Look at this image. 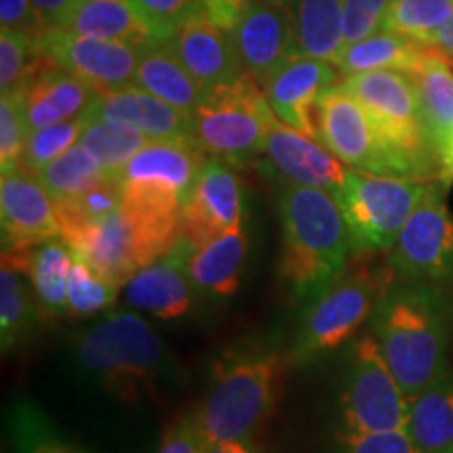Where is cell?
<instances>
[{
  "instance_id": "e575fe53",
  "label": "cell",
  "mask_w": 453,
  "mask_h": 453,
  "mask_svg": "<svg viewBox=\"0 0 453 453\" xmlns=\"http://www.w3.org/2000/svg\"><path fill=\"white\" fill-rule=\"evenodd\" d=\"M11 453H93L53 426L32 401H17L9 413Z\"/></svg>"
},
{
  "instance_id": "4316f807",
  "label": "cell",
  "mask_w": 453,
  "mask_h": 453,
  "mask_svg": "<svg viewBox=\"0 0 453 453\" xmlns=\"http://www.w3.org/2000/svg\"><path fill=\"white\" fill-rule=\"evenodd\" d=\"M134 87L156 95L168 105L185 111L187 116H194L197 105L202 104L203 93H206L180 64L168 42L151 44L141 50Z\"/></svg>"
},
{
  "instance_id": "7a4b0ae2",
  "label": "cell",
  "mask_w": 453,
  "mask_h": 453,
  "mask_svg": "<svg viewBox=\"0 0 453 453\" xmlns=\"http://www.w3.org/2000/svg\"><path fill=\"white\" fill-rule=\"evenodd\" d=\"M84 370L118 399L133 403L177 382L179 364L164 340L137 311H113L76 338Z\"/></svg>"
},
{
  "instance_id": "603a6c76",
  "label": "cell",
  "mask_w": 453,
  "mask_h": 453,
  "mask_svg": "<svg viewBox=\"0 0 453 453\" xmlns=\"http://www.w3.org/2000/svg\"><path fill=\"white\" fill-rule=\"evenodd\" d=\"M65 243L70 246L73 257L87 263L101 277L122 286V290L130 277L139 271L133 231L120 211L101 225L70 237Z\"/></svg>"
},
{
  "instance_id": "f907efd6",
  "label": "cell",
  "mask_w": 453,
  "mask_h": 453,
  "mask_svg": "<svg viewBox=\"0 0 453 453\" xmlns=\"http://www.w3.org/2000/svg\"><path fill=\"white\" fill-rule=\"evenodd\" d=\"M428 47L441 50V53H443L447 59H449L453 64V17L449 21H447V24L439 27Z\"/></svg>"
},
{
  "instance_id": "484cf974",
  "label": "cell",
  "mask_w": 453,
  "mask_h": 453,
  "mask_svg": "<svg viewBox=\"0 0 453 453\" xmlns=\"http://www.w3.org/2000/svg\"><path fill=\"white\" fill-rule=\"evenodd\" d=\"M410 78L416 87L424 133L441 160L453 137L451 61L441 50L433 49L426 59L410 72Z\"/></svg>"
},
{
  "instance_id": "ba28073f",
  "label": "cell",
  "mask_w": 453,
  "mask_h": 453,
  "mask_svg": "<svg viewBox=\"0 0 453 453\" xmlns=\"http://www.w3.org/2000/svg\"><path fill=\"white\" fill-rule=\"evenodd\" d=\"M340 416L342 430L349 433H387L407 426L410 399L372 334L357 338L349 353Z\"/></svg>"
},
{
  "instance_id": "ab89813d",
  "label": "cell",
  "mask_w": 453,
  "mask_h": 453,
  "mask_svg": "<svg viewBox=\"0 0 453 453\" xmlns=\"http://www.w3.org/2000/svg\"><path fill=\"white\" fill-rule=\"evenodd\" d=\"M30 134L21 90L3 93L0 99V166L3 173L21 166L26 141Z\"/></svg>"
},
{
  "instance_id": "8992f818",
  "label": "cell",
  "mask_w": 453,
  "mask_h": 453,
  "mask_svg": "<svg viewBox=\"0 0 453 453\" xmlns=\"http://www.w3.org/2000/svg\"><path fill=\"white\" fill-rule=\"evenodd\" d=\"M313 118L315 139L344 166L382 177L416 180H426L437 174V170L388 145L373 127L364 105L342 87V82L321 93Z\"/></svg>"
},
{
  "instance_id": "277c9868",
  "label": "cell",
  "mask_w": 453,
  "mask_h": 453,
  "mask_svg": "<svg viewBox=\"0 0 453 453\" xmlns=\"http://www.w3.org/2000/svg\"><path fill=\"white\" fill-rule=\"evenodd\" d=\"M281 372V357L271 353L220 361L200 410L194 413L206 443L252 439L275 410Z\"/></svg>"
},
{
  "instance_id": "d6a6232c",
  "label": "cell",
  "mask_w": 453,
  "mask_h": 453,
  "mask_svg": "<svg viewBox=\"0 0 453 453\" xmlns=\"http://www.w3.org/2000/svg\"><path fill=\"white\" fill-rule=\"evenodd\" d=\"M78 143L104 166L107 174L120 177L124 166L150 143V139L128 124L104 120V118H87V127Z\"/></svg>"
},
{
  "instance_id": "836d02e7",
  "label": "cell",
  "mask_w": 453,
  "mask_h": 453,
  "mask_svg": "<svg viewBox=\"0 0 453 453\" xmlns=\"http://www.w3.org/2000/svg\"><path fill=\"white\" fill-rule=\"evenodd\" d=\"M57 220H59V237H70L82 234L90 226L101 225L120 211L122 203V183L120 177H110L93 189L84 191L67 200H53Z\"/></svg>"
},
{
  "instance_id": "7c38bea8",
  "label": "cell",
  "mask_w": 453,
  "mask_h": 453,
  "mask_svg": "<svg viewBox=\"0 0 453 453\" xmlns=\"http://www.w3.org/2000/svg\"><path fill=\"white\" fill-rule=\"evenodd\" d=\"M139 47L97 36H82L65 27L53 26L42 34L32 53L49 57L61 70L81 78L95 93H113L134 87Z\"/></svg>"
},
{
  "instance_id": "1f68e13d",
  "label": "cell",
  "mask_w": 453,
  "mask_h": 453,
  "mask_svg": "<svg viewBox=\"0 0 453 453\" xmlns=\"http://www.w3.org/2000/svg\"><path fill=\"white\" fill-rule=\"evenodd\" d=\"M73 265L70 246L55 237L27 250V273L36 296L41 319H57L67 313V286Z\"/></svg>"
},
{
  "instance_id": "d4e9b609",
  "label": "cell",
  "mask_w": 453,
  "mask_h": 453,
  "mask_svg": "<svg viewBox=\"0 0 453 453\" xmlns=\"http://www.w3.org/2000/svg\"><path fill=\"white\" fill-rule=\"evenodd\" d=\"M248 257V234L243 225L191 248L187 271L196 290L212 298H229L237 292Z\"/></svg>"
},
{
  "instance_id": "cb8c5ba5",
  "label": "cell",
  "mask_w": 453,
  "mask_h": 453,
  "mask_svg": "<svg viewBox=\"0 0 453 453\" xmlns=\"http://www.w3.org/2000/svg\"><path fill=\"white\" fill-rule=\"evenodd\" d=\"M36 296L27 273V250H3L0 265V344L11 353L27 342L41 324Z\"/></svg>"
},
{
  "instance_id": "ffe728a7",
  "label": "cell",
  "mask_w": 453,
  "mask_h": 453,
  "mask_svg": "<svg viewBox=\"0 0 453 453\" xmlns=\"http://www.w3.org/2000/svg\"><path fill=\"white\" fill-rule=\"evenodd\" d=\"M168 44L203 90L225 87L243 76L231 36L214 26L202 9L187 17Z\"/></svg>"
},
{
  "instance_id": "4fadbf2b",
  "label": "cell",
  "mask_w": 453,
  "mask_h": 453,
  "mask_svg": "<svg viewBox=\"0 0 453 453\" xmlns=\"http://www.w3.org/2000/svg\"><path fill=\"white\" fill-rule=\"evenodd\" d=\"M242 219L243 197L240 177L229 162L211 156L185 200L179 240L196 248L225 231L242 226Z\"/></svg>"
},
{
  "instance_id": "9a60e30c",
  "label": "cell",
  "mask_w": 453,
  "mask_h": 453,
  "mask_svg": "<svg viewBox=\"0 0 453 453\" xmlns=\"http://www.w3.org/2000/svg\"><path fill=\"white\" fill-rule=\"evenodd\" d=\"M3 250H30L59 237L55 202L38 177L24 166L0 177Z\"/></svg>"
},
{
  "instance_id": "db71d44e",
  "label": "cell",
  "mask_w": 453,
  "mask_h": 453,
  "mask_svg": "<svg viewBox=\"0 0 453 453\" xmlns=\"http://www.w3.org/2000/svg\"><path fill=\"white\" fill-rule=\"evenodd\" d=\"M451 453H453V451H451Z\"/></svg>"
},
{
  "instance_id": "30bf717a",
  "label": "cell",
  "mask_w": 453,
  "mask_h": 453,
  "mask_svg": "<svg viewBox=\"0 0 453 453\" xmlns=\"http://www.w3.org/2000/svg\"><path fill=\"white\" fill-rule=\"evenodd\" d=\"M378 281L367 271H353L332 281L304 313L290 359L309 364L347 344L376 309Z\"/></svg>"
},
{
  "instance_id": "e0dca14e",
  "label": "cell",
  "mask_w": 453,
  "mask_h": 453,
  "mask_svg": "<svg viewBox=\"0 0 453 453\" xmlns=\"http://www.w3.org/2000/svg\"><path fill=\"white\" fill-rule=\"evenodd\" d=\"M338 73L330 61L296 55L263 84L265 97L283 124L315 137L317 99L338 84Z\"/></svg>"
},
{
  "instance_id": "60d3db41",
  "label": "cell",
  "mask_w": 453,
  "mask_h": 453,
  "mask_svg": "<svg viewBox=\"0 0 453 453\" xmlns=\"http://www.w3.org/2000/svg\"><path fill=\"white\" fill-rule=\"evenodd\" d=\"M133 3L154 32L157 42L173 41L179 26L200 9V0H133Z\"/></svg>"
},
{
  "instance_id": "5bb4252c",
  "label": "cell",
  "mask_w": 453,
  "mask_h": 453,
  "mask_svg": "<svg viewBox=\"0 0 453 453\" xmlns=\"http://www.w3.org/2000/svg\"><path fill=\"white\" fill-rule=\"evenodd\" d=\"M229 36L243 73L252 76L260 87L298 55L296 30L288 4L252 0Z\"/></svg>"
},
{
  "instance_id": "9c48e42d",
  "label": "cell",
  "mask_w": 453,
  "mask_h": 453,
  "mask_svg": "<svg viewBox=\"0 0 453 453\" xmlns=\"http://www.w3.org/2000/svg\"><path fill=\"white\" fill-rule=\"evenodd\" d=\"M342 87L364 105L373 127L395 150L439 170L437 151L428 143L410 73L399 70H372L344 76Z\"/></svg>"
},
{
  "instance_id": "7dc6e473",
  "label": "cell",
  "mask_w": 453,
  "mask_h": 453,
  "mask_svg": "<svg viewBox=\"0 0 453 453\" xmlns=\"http://www.w3.org/2000/svg\"><path fill=\"white\" fill-rule=\"evenodd\" d=\"M252 0H200L202 13L226 34L240 24Z\"/></svg>"
},
{
  "instance_id": "6da1fadb",
  "label": "cell",
  "mask_w": 453,
  "mask_h": 453,
  "mask_svg": "<svg viewBox=\"0 0 453 453\" xmlns=\"http://www.w3.org/2000/svg\"><path fill=\"white\" fill-rule=\"evenodd\" d=\"M277 211L281 220V280L294 298L319 296L342 275L353 250L336 191L288 183Z\"/></svg>"
},
{
  "instance_id": "f6af8a7d",
  "label": "cell",
  "mask_w": 453,
  "mask_h": 453,
  "mask_svg": "<svg viewBox=\"0 0 453 453\" xmlns=\"http://www.w3.org/2000/svg\"><path fill=\"white\" fill-rule=\"evenodd\" d=\"M0 24L4 30L26 36L32 42V50L50 27L32 0H0Z\"/></svg>"
},
{
  "instance_id": "8d00e7d4",
  "label": "cell",
  "mask_w": 453,
  "mask_h": 453,
  "mask_svg": "<svg viewBox=\"0 0 453 453\" xmlns=\"http://www.w3.org/2000/svg\"><path fill=\"white\" fill-rule=\"evenodd\" d=\"M453 17V0H393L382 30L430 44L433 36Z\"/></svg>"
},
{
  "instance_id": "b9f144b4",
  "label": "cell",
  "mask_w": 453,
  "mask_h": 453,
  "mask_svg": "<svg viewBox=\"0 0 453 453\" xmlns=\"http://www.w3.org/2000/svg\"><path fill=\"white\" fill-rule=\"evenodd\" d=\"M34 59L32 42L13 30L0 32V90L21 88Z\"/></svg>"
},
{
  "instance_id": "4dcf8cb0",
  "label": "cell",
  "mask_w": 453,
  "mask_h": 453,
  "mask_svg": "<svg viewBox=\"0 0 453 453\" xmlns=\"http://www.w3.org/2000/svg\"><path fill=\"white\" fill-rule=\"evenodd\" d=\"M433 47L393 32L372 34L364 41L349 44L334 65L342 76L372 70H399L410 73L430 55Z\"/></svg>"
},
{
  "instance_id": "681fc988",
  "label": "cell",
  "mask_w": 453,
  "mask_h": 453,
  "mask_svg": "<svg viewBox=\"0 0 453 453\" xmlns=\"http://www.w3.org/2000/svg\"><path fill=\"white\" fill-rule=\"evenodd\" d=\"M203 453H260L252 439L242 441H214V443L203 445Z\"/></svg>"
},
{
  "instance_id": "f35d334b",
  "label": "cell",
  "mask_w": 453,
  "mask_h": 453,
  "mask_svg": "<svg viewBox=\"0 0 453 453\" xmlns=\"http://www.w3.org/2000/svg\"><path fill=\"white\" fill-rule=\"evenodd\" d=\"M84 127H87V116L72 118V120L30 130L26 141L24 157H21V166L34 174L41 173L44 166H49L61 154H65L70 147L78 145Z\"/></svg>"
},
{
  "instance_id": "ee69618b",
  "label": "cell",
  "mask_w": 453,
  "mask_h": 453,
  "mask_svg": "<svg viewBox=\"0 0 453 453\" xmlns=\"http://www.w3.org/2000/svg\"><path fill=\"white\" fill-rule=\"evenodd\" d=\"M393 0H344V47L376 34Z\"/></svg>"
},
{
  "instance_id": "2e32d148",
  "label": "cell",
  "mask_w": 453,
  "mask_h": 453,
  "mask_svg": "<svg viewBox=\"0 0 453 453\" xmlns=\"http://www.w3.org/2000/svg\"><path fill=\"white\" fill-rule=\"evenodd\" d=\"M191 246L179 240L164 257L139 269L124 286V303L156 319H183L194 311L196 286L187 271Z\"/></svg>"
},
{
  "instance_id": "816d5d0a",
  "label": "cell",
  "mask_w": 453,
  "mask_h": 453,
  "mask_svg": "<svg viewBox=\"0 0 453 453\" xmlns=\"http://www.w3.org/2000/svg\"><path fill=\"white\" fill-rule=\"evenodd\" d=\"M441 164H443V173L447 174L453 173V137L449 141V145H447L443 157H441Z\"/></svg>"
},
{
  "instance_id": "f5cc1de1",
  "label": "cell",
  "mask_w": 453,
  "mask_h": 453,
  "mask_svg": "<svg viewBox=\"0 0 453 453\" xmlns=\"http://www.w3.org/2000/svg\"><path fill=\"white\" fill-rule=\"evenodd\" d=\"M254 3H269V4H288L290 0H254Z\"/></svg>"
},
{
  "instance_id": "52a82bcc",
  "label": "cell",
  "mask_w": 453,
  "mask_h": 453,
  "mask_svg": "<svg viewBox=\"0 0 453 453\" xmlns=\"http://www.w3.org/2000/svg\"><path fill=\"white\" fill-rule=\"evenodd\" d=\"M428 187L426 180L349 170L336 197L347 220L353 252L390 250Z\"/></svg>"
},
{
  "instance_id": "7402d4cb",
  "label": "cell",
  "mask_w": 453,
  "mask_h": 453,
  "mask_svg": "<svg viewBox=\"0 0 453 453\" xmlns=\"http://www.w3.org/2000/svg\"><path fill=\"white\" fill-rule=\"evenodd\" d=\"M208 154L194 139L150 141L120 173V180L162 185L189 197Z\"/></svg>"
},
{
  "instance_id": "83f0119b",
  "label": "cell",
  "mask_w": 453,
  "mask_h": 453,
  "mask_svg": "<svg viewBox=\"0 0 453 453\" xmlns=\"http://www.w3.org/2000/svg\"><path fill=\"white\" fill-rule=\"evenodd\" d=\"M65 30L128 42L139 49L160 44L133 0H82L65 24Z\"/></svg>"
},
{
  "instance_id": "3957f363",
  "label": "cell",
  "mask_w": 453,
  "mask_h": 453,
  "mask_svg": "<svg viewBox=\"0 0 453 453\" xmlns=\"http://www.w3.org/2000/svg\"><path fill=\"white\" fill-rule=\"evenodd\" d=\"M373 334L407 399L447 373V330L434 300L420 290H399L380 300Z\"/></svg>"
},
{
  "instance_id": "74e56055",
  "label": "cell",
  "mask_w": 453,
  "mask_h": 453,
  "mask_svg": "<svg viewBox=\"0 0 453 453\" xmlns=\"http://www.w3.org/2000/svg\"><path fill=\"white\" fill-rule=\"evenodd\" d=\"M122 286L101 277L87 263L73 257L70 271V286H67V317L87 319L110 309L116 303Z\"/></svg>"
},
{
  "instance_id": "44dd1931",
  "label": "cell",
  "mask_w": 453,
  "mask_h": 453,
  "mask_svg": "<svg viewBox=\"0 0 453 453\" xmlns=\"http://www.w3.org/2000/svg\"><path fill=\"white\" fill-rule=\"evenodd\" d=\"M84 116L128 124L150 141L191 139V116L139 87L97 95Z\"/></svg>"
},
{
  "instance_id": "ac0fdd59",
  "label": "cell",
  "mask_w": 453,
  "mask_h": 453,
  "mask_svg": "<svg viewBox=\"0 0 453 453\" xmlns=\"http://www.w3.org/2000/svg\"><path fill=\"white\" fill-rule=\"evenodd\" d=\"M17 90H21L24 97V111L30 130L81 118L97 97V93L81 78L61 70L42 55H34L26 82Z\"/></svg>"
},
{
  "instance_id": "c3c4849f",
  "label": "cell",
  "mask_w": 453,
  "mask_h": 453,
  "mask_svg": "<svg viewBox=\"0 0 453 453\" xmlns=\"http://www.w3.org/2000/svg\"><path fill=\"white\" fill-rule=\"evenodd\" d=\"M34 7L41 11L47 24L65 27L70 17L76 13V9L81 7L82 0H32Z\"/></svg>"
},
{
  "instance_id": "7bdbcfd3",
  "label": "cell",
  "mask_w": 453,
  "mask_h": 453,
  "mask_svg": "<svg viewBox=\"0 0 453 453\" xmlns=\"http://www.w3.org/2000/svg\"><path fill=\"white\" fill-rule=\"evenodd\" d=\"M338 453H420L405 428L387 433H349L338 434Z\"/></svg>"
},
{
  "instance_id": "bcb514c9",
  "label": "cell",
  "mask_w": 453,
  "mask_h": 453,
  "mask_svg": "<svg viewBox=\"0 0 453 453\" xmlns=\"http://www.w3.org/2000/svg\"><path fill=\"white\" fill-rule=\"evenodd\" d=\"M206 439L197 428L194 416L177 418L164 430L157 453H203Z\"/></svg>"
},
{
  "instance_id": "8fae6325",
  "label": "cell",
  "mask_w": 453,
  "mask_h": 453,
  "mask_svg": "<svg viewBox=\"0 0 453 453\" xmlns=\"http://www.w3.org/2000/svg\"><path fill=\"white\" fill-rule=\"evenodd\" d=\"M390 267L407 281H453V217L430 185L390 248Z\"/></svg>"
},
{
  "instance_id": "d6986e66",
  "label": "cell",
  "mask_w": 453,
  "mask_h": 453,
  "mask_svg": "<svg viewBox=\"0 0 453 453\" xmlns=\"http://www.w3.org/2000/svg\"><path fill=\"white\" fill-rule=\"evenodd\" d=\"M263 154L269 166L290 185L338 191L349 174L342 162L332 156L319 141L288 127L280 118L271 124Z\"/></svg>"
},
{
  "instance_id": "5b68a950",
  "label": "cell",
  "mask_w": 453,
  "mask_h": 453,
  "mask_svg": "<svg viewBox=\"0 0 453 453\" xmlns=\"http://www.w3.org/2000/svg\"><path fill=\"white\" fill-rule=\"evenodd\" d=\"M275 120L263 87L243 73L235 82L203 93L191 116V139L208 156L243 166L263 154Z\"/></svg>"
},
{
  "instance_id": "f1b7e54d",
  "label": "cell",
  "mask_w": 453,
  "mask_h": 453,
  "mask_svg": "<svg viewBox=\"0 0 453 453\" xmlns=\"http://www.w3.org/2000/svg\"><path fill=\"white\" fill-rule=\"evenodd\" d=\"M288 9L298 55L336 64L344 50V0H290Z\"/></svg>"
},
{
  "instance_id": "d590c367",
  "label": "cell",
  "mask_w": 453,
  "mask_h": 453,
  "mask_svg": "<svg viewBox=\"0 0 453 453\" xmlns=\"http://www.w3.org/2000/svg\"><path fill=\"white\" fill-rule=\"evenodd\" d=\"M36 177L53 200H67L93 189L111 174H107L104 166L78 143L36 173Z\"/></svg>"
},
{
  "instance_id": "f546056e",
  "label": "cell",
  "mask_w": 453,
  "mask_h": 453,
  "mask_svg": "<svg viewBox=\"0 0 453 453\" xmlns=\"http://www.w3.org/2000/svg\"><path fill=\"white\" fill-rule=\"evenodd\" d=\"M405 430L420 453L453 451V373L410 399Z\"/></svg>"
}]
</instances>
